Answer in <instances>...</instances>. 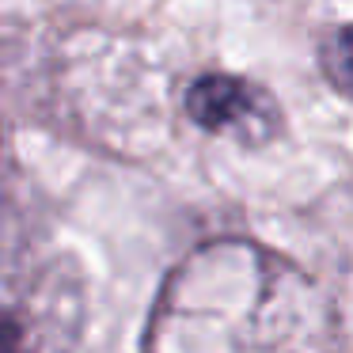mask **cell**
Returning <instances> with one entry per match:
<instances>
[{"mask_svg":"<svg viewBox=\"0 0 353 353\" xmlns=\"http://www.w3.org/2000/svg\"><path fill=\"white\" fill-rule=\"evenodd\" d=\"M145 353H338V312L296 262L213 239L168 274Z\"/></svg>","mask_w":353,"mask_h":353,"instance_id":"obj_1","label":"cell"},{"mask_svg":"<svg viewBox=\"0 0 353 353\" xmlns=\"http://www.w3.org/2000/svg\"><path fill=\"white\" fill-rule=\"evenodd\" d=\"M84 296L65 259L0 254V353H72Z\"/></svg>","mask_w":353,"mask_h":353,"instance_id":"obj_2","label":"cell"},{"mask_svg":"<svg viewBox=\"0 0 353 353\" xmlns=\"http://www.w3.org/2000/svg\"><path fill=\"white\" fill-rule=\"evenodd\" d=\"M186 114L205 133L259 145L277 130V103L243 77H198L186 88Z\"/></svg>","mask_w":353,"mask_h":353,"instance_id":"obj_3","label":"cell"},{"mask_svg":"<svg viewBox=\"0 0 353 353\" xmlns=\"http://www.w3.org/2000/svg\"><path fill=\"white\" fill-rule=\"evenodd\" d=\"M330 72L338 77V84L353 92V27L338 34L330 46Z\"/></svg>","mask_w":353,"mask_h":353,"instance_id":"obj_4","label":"cell"}]
</instances>
